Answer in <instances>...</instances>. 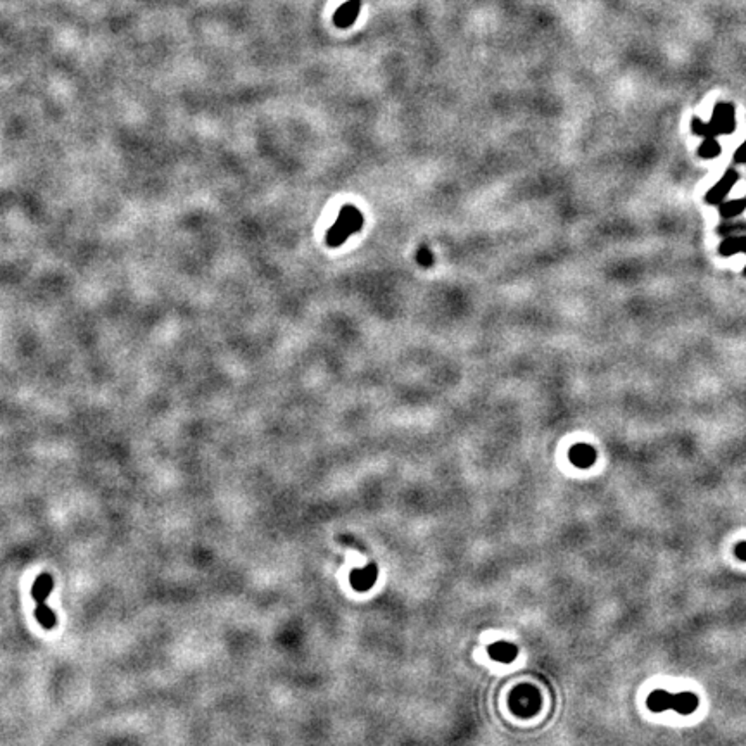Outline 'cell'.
<instances>
[{
  "label": "cell",
  "mask_w": 746,
  "mask_h": 746,
  "mask_svg": "<svg viewBox=\"0 0 746 746\" xmlns=\"http://www.w3.org/2000/svg\"><path fill=\"white\" fill-rule=\"evenodd\" d=\"M35 617H36V620L40 622V625H42L43 629H47V631H50V629H54L57 625L56 613H54L52 610H50L49 606L45 605V601L38 603V605H36Z\"/></svg>",
  "instance_id": "cell-11"
},
{
  "label": "cell",
  "mask_w": 746,
  "mask_h": 746,
  "mask_svg": "<svg viewBox=\"0 0 746 746\" xmlns=\"http://www.w3.org/2000/svg\"><path fill=\"white\" fill-rule=\"evenodd\" d=\"M376 573L379 569L375 563H368L365 569H356L351 572V584L356 591H368L375 584Z\"/></svg>",
  "instance_id": "cell-6"
},
{
  "label": "cell",
  "mask_w": 746,
  "mask_h": 746,
  "mask_svg": "<svg viewBox=\"0 0 746 746\" xmlns=\"http://www.w3.org/2000/svg\"><path fill=\"white\" fill-rule=\"evenodd\" d=\"M745 207H746V199H741V200H733V203L722 204V206H720V211H722L724 217L731 218V217L740 214Z\"/></svg>",
  "instance_id": "cell-14"
},
{
  "label": "cell",
  "mask_w": 746,
  "mask_h": 746,
  "mask_svg": "<svg viewBox=\"0 0 746 746\" xmlns=\"http://www.w3.org/2000/svg\"><path fill=\"white\" fill-rule=\"evenodd\" d=\"M510 708L522 719L536 715L541 708L539 691L534 686H518L510 696Z\"/></svg>",
  "instance_id": "cell-3"
},
{
  "label": "cell",
  "mask_w": 746,
  "mask_h": 746,
  "mask_svg": "<svg viewBox=\"0 0 746 746\" xmlns=\"http://www.w3.org/2000/svg\"><path fill=\"white\" fill-rule=\"evenodd\" d=\"M714 135H729L736 130V118H734V105L727 102H719L714 108V115L708 122Z\"/></svg>",
  "instance_id": "cell-4"
},
{
  "label": "cell",
  "mask_w": 746,
  "mask_h": 746,
  "mask_svg": "<svg viewBox=\"0 0 746 746\" xmlns=\"http://www.w3.org/2000/svg\"><path fill=\"white\" fill-rule=\"evenodd\" d=\"M360 9H361V0H349V2H346L344 6L339 7L337 13H335V16H334L335 24H337L339 28L351 27V24L356 21L358 14H360Z\"/></svg>",
  "instance_id": "cell-7"
},
{
  "label": "cell",
  "mask_w": 746,
  "mask_h": 746,
  "mask_svg": "<svg viewBox=\"0 0 746 746\" xmlns=\"http://www.w3.org/2000/svg\"><path fill=\"white\" fill-rule=\"evenodd\" d=\"M698 152H700V156L705 157V159H712V157L720 154V144L715 138H705L703 144L698 149Z\"/></svg>",
  "instance_id": "cell-13"
},
{
  "label": "cell",
  "mask_w": 746,
  "mask_h": 746,
  "mask_svg": "<svg viewBox=\"0 0 746 746\" xmlns=\"http://www.w3.org/2000/svg\"><path fill=\"white\" fill-rule=\"evenodd\" d=\"M648 708L654 714H660V712L674 710L681 715H691L700 705V700L694 693L691 691H684V693H668V691L657 689L646 700Z\"/></svg>",
  "instance_id": "cell-1"
},
{
  "label": "cell",
  "mask_w": 746,
  "mask_h": 746,
  "mask_svg": "<svg viewBox=\"0 0 746 746\" xmlns=\"http://www.w3.org/2000/svg\"><path fill=\"white\" fill-rule=\"evenodd\" d=\"M734 555H736L740 560H743V562H746V541H743V543H740L736 548H734Z\"/></svg>",
  "instance_id": "cell-16"
},
{
  "label": "cell",
  "mask_w": 746,
  "mask_h": 746,
  "mask_svg": "<svg viewBox=\"0 0 746 746\" xmlns=\"http://www.w3.org/2000/svg\"><path fill=\"white\" fill-rule=\"evenodd\" d=\"M416 261H418V265L423 266V268H429V266H432L434 265L432 251H430L429 247L422 246L418 249V252H416Z\"/></svg>",
  "instance_id": "cell-15"
},
{
  "label": "cell",
  "mask_w": 746,
  "mask_h": 746,
  "mask_svg": "<svg viewBox=\"0 0 746 746\" xmlns=\"http://www.w3.org/2000/svg\"><path fill=\"white\" fill-rule=\"evenodd\" d=\"M733 252H745L746 254V237H738V239H729L720 246V254L729 256ZM746 273V270H745Z\"/></svg>",
  "instance_id": "cell-12"
},
{
  "label": "cell",
  "mask_w": 746,
  "mask_h": 746,
  "mask_svg": "<svg viewBox=\"0 0 746 746\" xmlns=\"http://www.w3.org/2000/svg\"><path fill=\"white\" fill-rule=\"evenodd\" d=\"M738 182V173L734 170H729L726 175L722 177V180H719V184H717L714 189L708 192L707 196V200L712 204H719V200H722L724 197L729 193V190L733 189V185Z\"/></svg>",
  "instance_id": "cell-8"
},
{
  "label": "cell",
  "mask_w": 746,
  "mask_h": 746,
  "mask_svg": "<svg viewBox=\"0 0 746 746\" xmlns=\"http://www.w3.org/2000/svg\"><path fill=\"white\" fill-rule=\"evenodd\" d=\"M363 214L353 204H347L342 206L341 213H339L337 221L328 228L327 232V244L330 247H339L341 244L346 242L353 233L360 232L363 228Z\"/></svg>",
  "instance_id": "cell-2"
},
{
  "label": "cell",
  "mask_w": 746,
  "mask_h": 746,
  "mask_svg": "<svg viewBox=\"0 0 746 746\" xmlns=\"http://www.w3.org/2000/svg\"><path fill=\"white\" fill-rule=\"evenodd\" d=\"M488 652L489 654H491L492 660L501 661V664H510V661H513L515 658H517L518 648L515 645H511V643L499 641V643H492V645L488 648Z\"/></svg>",
  "instance_id": "cell-9"
},
{
  "label": "cell",
  "mask_w": 746,
  "mask_h": 746,
  "mask_svg": "<svg viewBox=\"0 0 746 746\" xmlns=\"http://www.w3.org/2000/svg\"><path fill=\"white\" fill-rule=\"evenodd\" d=\"M54 587V580L50 573H42V576L36 577L35 584H33V598L36 599V603H43L49 598L50 591Z\"/></svg>",
  "instance_id": "cell-10"
},
{
  "label": "cell",
  "mask_w": 746,
  "mask_h": 746,
  "mask_svg": "<svg viewBox=\"0 0 746 746\" xmlns=\"http://www.w3.org/2000/svg\"><path fill=\"white\" fill-rule=\"evenodd\" d=\"M734 161H736V163H746V142L736 151V154H734Z\"/></svg>",
  "instance_id": "cell-17"
},
{
  "label": "cell",
  "mask_w": 746,
  "mask_h": 746,
  "mask_svg": "<svg viewBox=\"0 0 746 746\" xmlns=\"http://www.w3.org/2000/svg\"><path fill=\"white\" fill-rule=\"evenodd\" d=\"M596 458H598V453H596V449L592 448V446L590 444H576L570 448L569 451V460L570 463H572L573 467L577 468H590L596 463Z\"/></svg>",
  "instance_id": "cell-5"
}]
</instances>
